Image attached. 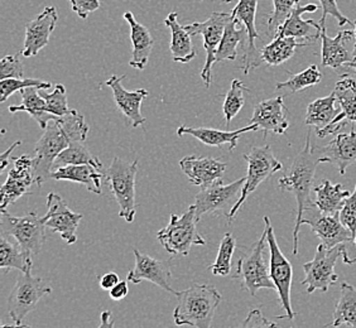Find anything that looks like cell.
Listing matches in <instances>:
<instances>
[{
    "label": "cell",
    "instance_id": "obj_14",
    "mask_svg": "<svg viewBox=\"0 0 356 328\" xmlns=\"http://www.w3.org/2000/svg\"><path fill=\"white\" fill-rule=\"evenodd\" d=\"M303 224L309 225L311 230L316 233V236L321 240L322 244L329 249L341 245L354 238L350 229L341 222L339 213L337 215L322 213L316 205L303 212L301 226Z\"/></svg>",
    "mask_w": 356,
    "mask_h": 328
},
{
    "label": "cell",
    "instance_id": "obj_2",
    "mask_svg": "<svg viewBox=\"0 0 356 328\" xmlns=\"http://www.w3.org/2000/svg\"><path fill=\"white\" fill-rule=\"evenodd\" d=\"M318 158L315 157V148L311 144V131H307L306 144L303 147L293 163L286 172V174L278 181L282 191L292 192L297 199V215L293 230V255L298 254V235L301 230V219L303 212L315 205L311 199V192L314 191L316 170Z\"/></svg>",
    "mask_w": 356,
    "mask_h": 328
},
{
    "label": "cell",
    "instance_id": "obj_40",
    "mask_svg": "<svg viewBox=\"0 0 356 328\" xmlns=\"http://www.w3.org/2000/svg\"><path fill=\"white\" fill-rule=\"evenodd\" d=\"M235 247H236V238L233 233H226L220 241L219 253L215 263L209 267L213 275L227 277L230 274Z\"/></svg>",
    "mask_w": 356,
    "mask_h": 328
},
{
    "label": "cell",
    "instance_id": "obj_21",
    "mask_svg": "<svg viewBox=\"0 0 356 328\" xmlns=\"http://www.w3.org/2000/svg\"><path fill=\"white\" fill-rule=\"evenodd\" d=\"M127 75L111 76L109 80L105 81V85L109 86L114 101L117 104L118 109L124 117L131 122V128H138L145 123V117L142 115V104L144 99L149 95L147 90L139 89L137 91H128L123 88V80Z\"/></svg>",
    "mask_w": 356,
    "mask_h": 328
},
{
    "label": "cell",
    "instance_id": "obj_15",
    "mask_svg": "<svg viewBox=\"0 0 356 328\" xmlns=\"http://www.w3.org/2000/svg\"><path fill=\"white\" fill-rule=\"evenodd\" d=\"M13 167L9 170L7 181L1 187L0 199L1 211H6L8 206L12 205L23 195L31 192V187L35 183V174H33V157L31 156H22L13 158Z\"/></svg>",
    "mask_w": 356,
    "mask_h": 328
},
{
    "label": "cell",
    "instance_id": "obj_27",
    "mask_svg": "<svg viewBox=\"0 0 356 328\" xmlns=\"http://www.w3.org/2000/svg\"><path fill=\"white\" fill-rule=\"evenodd\" d=\"M105 172L96 168L91 164H70L65 167L56 168L51 173L52 179L57 181H71L86 186L90 192L95 195H102V178H105Z\"/></svg>",
    "mask_w": 356,
    "mask_h": 328
},
{
    "label": "cell",
    "instance_id": "obj_46",
    "mask_svg": "<svg viewBox=\"0 0 356 328\" xmlns=\"http://www.w3.org/2000/svg\"><path fill=\"white\" fill-rule=\"evenodd\" d=\"M340 220L343 225L350 229V231L356 236V186L354 192L345 201L341 210L339 212Z\"/></svg>",
    "mask_w": 356,
    "mask_h": 328
},
{
    "label": "cell",
    "instance_id": "obj_31",
    "mask_svg": "<svg viewBox=\"0 0 356 328\" xmlns=\"http://www.w3.org/2000/svg\"><path fill=\"white\" fill-rule=\"evenodd\" d=\"M22 96L21 105H10V113H21L24 111L33 117L42 129L47 128L48 124L52 120H57L61 117H56L54 114L46 111V101L40 94V89L37 88H26L19 91Z\"/></svg>",
    "mask_w": 356,
    "mask_h": 328
},
{
    "label": "cell",
    "instance_id": "obj_17",
    "mask_svg": "<svg viewBox=\"0 0 356 328\" xmlns=\"http://www.w3.org/2000/svg\"><path fill=\"white\" fill-rule=\"evenodd\" d=\"M136 258V265L129 270L127 279L133 284H139L140 281H151L157 287L163 288L167 292L177 295V290L172 289V272L170 263L154 259L149 255L140 253L137 247L133 249Z\"/></svg>",
    "mask_w": 356,
    "mask_h": 328
},
{
    "label": "cell",
    "instance_id": "obj_54",
    "mask_svg": "<svg viewBox=\"0 0 356 328\" xmlns=\"http://www.w3.org/2000/svg\"><path fill=\"white\" fill-rule=\"evenodd\" d=\"M114 320H113V315L109 311H105L102 313V323H100V328L104 327H114Z\"/></svg>",
    "mask_w": 356,
    "mask_h": 328
},
{
    "label": "cell",
    "instance_id": "obj_10",
    "mask_svg": "<svg viewBox=\"0 0 356 328\" xmlns=\"http://www.w3.org/2000/svg\"><path fill=\"white\" fill-rule=\"evenodd\" d=\"M264 224H266V231H267L268 247H269V254H270V261H269L270 278L275 286V290L280 295L282 308L286 311V315L280 318L293 320L296 313L293 312L292 303H291L293 268L289 263V260L284 256V254L282 253L277 239H275V235H274L273 226L270 224V220L268 216L264 218Z\"/></svg>",
    "mask_w": 356,
    "mask_h": 328
},
{
    "label": "cell",
    "instance_id": "obj_34",
    "mask_svg": "<svg viewBox=\"0 0 356 328\" xmlns=\"http://www.w3.org/2000/svg\"><path fill=\"white\" fill-rule=\"evenodd\" d=\"M336 101L337 97L335 92L325 97L316 99L315 101H312L307 106L305 125L316 126V130L327 126L341 111V109L336 108Z\"/></svg>",
    "mask_w": 356,
    "mask_h": 328
},
{
    "label": "cell",
    "instance_id": "obj_48",
    "mask_svg": "<svg viewBox=\"0 0 356 328\" xmlns=\"http://www.w3.org/2000/svg\"><path fill=\"white\" fill-rule=\"evenodd\" d=\"M72 10L81 19H86L90 14L94 13L100 8V0H70Z\"/></svg>",
    "mask_w": 356,
    "mask_h": 328
},
{
    "label": "cell",
    "instance_id": "obj_57",
    "mask_svg": "<svg viewBox=\"0 0 356 328\" xmlns=\"http://www.w3.org/2000/svg\"><path fill=\"white\" fill-rule=\"evenodd\" d=\"M221 1H224V3H232L233 0H221Z\"/></svg>",
    "mask_w": 356,
    "mask_h": 328
},
{
    "label": "cell",
    "instance_id": "obj_5",
    "mask_svg": "<svg viewBox=\"0 0 356 328\" xmlns=\"http://www.w3.org/2000/svg\"><path fill=\"white\" fill-rule=\"evenodd\" d=\"M197 222L199 220L192 205L184 215L172 213L170 224L158 231V241L172 255L188 256L192 246L206 244L205 239L197 231Z\"/></svg>",
    "mask_w": 356,
    "mask_h": 328
},
{
    "label": "cell",
    "instance_id": "obj_41",
    "mask_svg": "<svg viewBox=\"0 0 356 328\" xmlns=\"http://www.w3.org/2000/svg\"><path fill=\"white\" fill-rule=\"evenodd\" d=\"M249 91L250 90L248 89L243 81H240L238 79H235L232 82V86H230L229 92L226 94L224 108H222L227 125L230 124L234 117L239 114L240 110L243 109V106L245 104L244 92H249Z\"/></svg>",
    "mask_w": 356,
    "mask_h": 328
},
{
    "label": "cell",
    "instance_id": "obj_25",
    "mask_svg": "<svg viewBox=\"0 0 356 328\" xmlns=\"http://www.w3.org/2000/svg\"><path fill=\"white\" fill-rule=\"evenodd\" d=\"M318 8L320 7L316 4H307V6L297 4L291 15L280 27L275 35H287V37L302 38L309 43L317 41L318 38H321V24L314 19L303 21L302 14L312 13V12H316Z\"/></svg>",
    "mask_w": 356,
    "mask_h": 328
},
{
    "label": "cell",
    "instance_id": "obj_16",
    "mask_svg": "<svg viewBox=\"0 0 356 328\" xmlns=\"http://www.w3.org/2000/svg\"><path fill=\"white\" fill-rule=\"evenodd\" d=\"M47 213L43 216L44 224L54 233H60L66 244L72 245L77 241V227L83 220L81 213L71 211L65 199L57 193L47 196Z\"/></svg>",
    "mask_w": 356,
    "mask_h": 328
},
{
    "label": "cell",
    "instance_id": "obj_19",
    "mask_svg": "<svg viewBox=\"0 0 356 328\" xmlns=\"http://www.w3.org/2000/svg\"><path fill=\"white\" fill-rule=\"evenodd\" d=\"M334 92L340 105V114L331 123L316 130V134L320 138H325L330 134H336L348 123H356V80L348 75H343L341 80L336 82Z\"/></svg>",
    "mask_w": 356,
    "mask_h": 328
},
{
    "label": "cell",
    "instance_id": "obj_49",
    "mask_svg": "<svg viewBox=\"0 0 356 328\" xmlns=\"http://www.w3.org/2000/svg\"><path fill=\"white\" fill-rule=\"evenodd\" d=\"M274 322H269L261 315V311H250L245 321L243 322V327H275Z\"/></svg>",
    "mask_w": 356,
    "mask_h": 328
},
{
    "label": "cell",
    "instance_id": "obj_18",
    "mask_svg": "<svg viewBox=\"0 0 356 328\" xmlns=\"http://www.w3.org/2000/svg\"><path fill=\"white\" fill-rule=\"evenodd\" d=\"M258 0H239L233 9L234 18L247 28L248 46L245 55L243 57L241 69L248 75L250 69L259 67L263 61L261 58V51L255 47V40L261 38L255 28V15H257Z\"/></svg>",
    "mask_w": 356,
    "mask_h": 328
},
{
    "label": "cell",
    "instance_id": "obj_8",
    "mask_svg": "<svg viewBox=\"0 0 356 328\" xmlns=\"http://www.w3.org/2000/svg\"><path fill=\"white\" fill-rule=\"evenodd\" d=\"M46 227L44 219L35 212L15 218L7 211H1V231L12 236L23 252L32 258L41 253L46 241Z\"/></svg>",
    "mask_w": 356,
    "mask_h": 328
},
{
    "label": "cell",
    "instance_id": "obj_47",
    "mask_svg": "<svg viewBox=\"0 0 356 328\" xmlns=\"http://www.w3.org/2000/svg\"><path fill=\"white\" fill-rule=\"evenodd\" d=\"M320 1V7L322 8V17L320 24L322 28L326 27V18L327 15H332L334 18L339 22V26H345V24H351V22L341 13V10L339 9V3L337 0H318Z\"/></svg>",
    "mask_w": 356,
    "mask_h": 328
},
{
    "label": "cell",
    "instance_id": "obj_23",
    "mask_svg": "<svg viewBox=\"0 0 356 328\" xmlns=\"http://www.w3.org/2000/svg\"><path fill=\"white\" fill-rule=\"evenodd\" d=\"M318 163H331L343 176L350 165L356 162V131L335 134L327 145L318 148Z\"/></svg>",
    "mask_w": 356,
    "mask_h": 328
},
{
    "label": "cell",
    "instance_id": "obj_51",
    "mask_svg": "<svg viewBox=\"0 0 356 328\" xmlns=\"http://www.w3.org/2000/svg\"><path fill=\"white\" fill-rule=\"evenodd\" d=\"M128 279L127 281H120L115 287L113 288L110 292V298L114 301H122L128 293H129V287H128Z\"/></svg>",
    "mask_w": 356,
    "mask_h": 328
},
{
    "label": "cell",
    "instance_id": "obj_44",
    "mask_svg": "<svg viewBox=\"0 0 356 328\" xmlns=\"http://www.w3.org/2000/svg\"><path fill=\"white\" fill-rule=\"evenodd\" d=\"M40 94L46 101V111L54 114L56 117H63L69 114L71 110L69 109L67 104V95H66V89L62 83L56 85L55 90L51 94L42 92L40 90Z\"/></svg>",
    "mask_w": 356,
    "mask_h": 328
},
{
    "label": "cell",
    "instance_id": "obj_36",
    "mask_svg": "<svg viewBox=\"0 0 356 328\" xmlns=\"http://www.w3.org/2000/svg\"><path fill=\"white\" fill-rule=\"evenodd\" d=\"M343 325L356 328V288L343 281L340 289V298L334 312V327Z\"/></svg>",
    "mask_w": 356,
    "mask_h": 328
},
{
    "label": "cell",
    "instance_id": "obj_37",
    "mask_svg": "<svg viewBox=\"0 0 356 328\" xmlns=\"http://www.w3.org/2000/svg\"><path fill=\"white\" fill-rule=\"evenodd\" d=\"M239 22L235 18L226 24L225 32L220 42L219 48L216 51L215 63L221 61H234L238 56V44L244 41V35L247 33V28H236Z\"/></svg>",
    "mask_w": 356,
    "mask_h": 328
},
{
    "label": "cell",
    "instance_id": "obj_26",
    "mask_svg": "<svg viewBox=\"0 0 356 328\" xmlns=\"http://www.w3.org/2000/svg\"><path fill=\"white\" fill-rule=\"evenodd\" d=\"M257 130H259L258 126L252 124H249L245 128L234 130V131L210 129V128H191V126L182 125L177 129V136L178 137L191 136L209 147H222L227 144L229 149L233 151L236 148L238 140L243 134H245L248 131H257Z\"/></svg>",
    "mask_w": 356,
    "mask_h": 328
},
{
    "label": "cell",
    "instance_id": "obj_1",
    "mask_svg": "<svg viewBox=\"0 0 356 328\" xmlns=\"http://www.w3.org/2000/svg\"><path fill=\"white\" fill-rule=\"evenodd\" d=\"M89 133V125L85 117L76 110L52 120L41 139L35 143L33 157V174L35 185L42 186L51 178L56 158L74 142H85Z\"/></svg>",
    "mask_w": 356,
    "mask_h": 328
},
{
    "label": "cell",
    "instance_id": "obj_29",
    "mask_svg": "<svg viewBox=\"0 0 356 328\" xmlns=\"http://www.w3.org/2000/svg\"><path fill=\"white\" fill-rule=\"evenodd\" d=\"M124 19L129 23L131 27V40L133 43V52L129 65L133 69L143 71L148 63L149 56H151L152 48L154 41L148 28L144 27L143 24L138 23L131 12H125Z\"/></svg>",
    "mask_w": 356,
    "mask_h": 328
},
{
    "label": "cell",
    "instance_id": "obj_7",
    "mask_svg": "<svg viewBox=\"0 0 356 328\" xmlns=\"http://www.w3.org/2000/svg\"><path fill=\"white\" fill-rule=\"evenodd\" d=\"M243 158L248 162L247 177H245V183L243 186L239 199L236 201V204L234 205L227 216L229 224L233 222L235 215L241 208V206L245 204L249 195L253 193L259 185L266 182L272 174L283 170V164L275 158L269 145L254 147L250 153L244 154Z\"/></svg>",
    "mask_w": 356,
    "mask_h": 328
},
{
    "label": "cell",
    "instance_id": "obj_45",
    "mask_svg": "<svg viewBox=\"0 0 356 328\" xmlns=\"http://www.w3.org/2000/svg\"><path fill=\"white\" fill-rule=\"evenodd\" d=\"M23 54H15V55L6 56L0 62V80L7 79H23L24 69L23 62L21 61L19 56Z\"/></svg>",
    "mask_w": 356,
    "mask_h": 328
},
{
    "label": "cell",
    "instance_id": "obj_4",
    "mask_svg": "<svg viewBox=\"0 0 356 328\" xmlns=\"http://www.w3.org/2000/svg\"><path fill=\"white\" fill-rule=\"evenodd\" d=\"M138 159L127 162L122 158L114 157L105 179L114 199L119 205V216L127 222H133L137 213L138 202L136 199V178H137Z\"/></svg>",
    "mask_w": 356,
    "mask_h": 328
},
{
    "label": "cell",
    "instance_id": "obj_24",
    "mask_svg": "<svg viewBox=\"0 0 356 328\" xmlns=\"http://www.w3.org/2000/svg\"><path fill=\"white\" fill-rule=\"evenodd\" d=\"M179 167L192 185L207 188L222 179L227 164L215 158L187 156L179 161Z\"/></svg>",
    "mask_w": 356,
    "mask_h": 328
},
{
    "label": "cell",
    "instance_id": "obj_43",
    "mask_svg": "<svg viewBox=\"0 0 356 328\" xmlns=\"http://www.w3.org/2000/svg\"><path fill=\"white\" fill-rule=\"evenodd\" d=\"M297 4L300 0H273V12L268 18V32L273 38Z\"/></svg>",
    "mask_w": 356,
    "mask_h": 328
},
{
    "label": "cell",
    "instance_id": "obj_38",
    "mask_svg": "<svg viewBox=\"0 0 356 328\" xmlns=\"http://www.w3.org/2000/svg\"><path fill=\"white\" fill-rule=\"evenodd\" d=\"M83 143V142H74L70 144L69 147L56 158L54 170L70 164H91L104 171L103 163L94 154H91V151Z\"/></svg>",
    "mask_w": 356,
    "mask_h": 328
},
{
    "label": "cell",
    "instance_id": "obj_9",
    "mask_svg": "<svg viewBox=\"0 0 356 328\" xmlns=\"http://www.w3.org/2000/svg\"><path fill=\"white\" fill-rule=\"evenodd\" d=\"M49 293H52V288L48 287L42 278L33 277L31 273H22L8 300L9 315L14 321V326L28 327L23 323V320L33 312L38 302Z\"/></svg>",
    "mask_w": 356,
    "mask_h": 328
},
{
    "label": "cell",
    "instance_id": "obj_55",
    "mask_svg": "<svg viewBox=\"0 0 356 328\" xmlns=\"http://www.w3.org/2000/svg\"><path fill=\"white\" fill-rule=\"evenodd\" d=\"M354 26H355V29H354V35H355L356 40V22L354 23ZM353 61H356V42L355 46H354V51H353Z\"/></svg>",
    "mask_w": 356,
    "mask_h": 328
},
{
    "label": "cell",
    "instance_id": "obj_30",
    "mask_svg": "<svg viewBox=\"0 0 356 328\" xmlns=\"http://www.w3.org/2000/svg\"><path fill=\"white\" fill-rule=\"evenodd\" d=\"M165 24L171 29L170 51L172 60L177 63L191 62L196 56V51L192 44L191 35L178 22V14L176 12L168 14L165 19Z\"/></svg>",
    "mask_w": 356,
    "mask_h": 328
},
{
    "label": "cell",
    "instance_id": "obj_42",
    "mask_svg": "<svg viewBox=\"0 0 356 328\" xmlns=\"http://www.w3.org/2000/svg\"><path fill=\"white\" fill-rule=\"evenodd\" d=\"M51 82L42 81L37 79H7L0 80V101L4 103L14 92L26 88H37L40 90L51 89Z\"/></svg>",
    "mask_w": 356,
    "mask_h": 328
},
{
    "label": "cell",
    "instance_id": "obj_3",
    "mask_svg": "<svg viewBox=\"0 0 356 328\" xmlns=\"http://www.w3.org/2000/svg\"><path fill=\"white\" fill-rule=\"evenodd\" d=\"M177 306L173 312L175 325L209 328L222 300L219 290L210 284H192L178 292Z\"/></svg>",
    "mask_w": 356,
    "mask_h": 328
},
{
    "label": "cell",
    "instance_id": "obj_20",
    "mask_svg": "<svg viewBox=\"0 0 356 328\" xmlns=\"http://www.w3.org/2000/svg\"><path fill=\"white\" fill-rule=\"evenodd\" d=\"M249 124L263 130L264 137H267L268 133H274L278 136L286 134L289 128V122L283 96L272 97L258 104L254 109L253 117L249 120Z\"/></svg>",
    "mask_w": 356,
    "mask_h": 328
},
{
    "label": "cell",
    "instance_id": "obj_52",
    "mask_svg": "<svg viewBox=\"0 0 356 328\" xmlns=\"http://www.w3.org/2000/svg\"><path fill=\"white\" fill-rule=\"evenodd\" d=\"M119 275L115 273L104 274L100 278V287L104 290H111L119 283Z\"/></svg>",
    "mask_w": 356,
    "mask_h": 328
},
{
    "label": "cell",
    "instance_id": "obj_35",
    "mask_svg": "<svg viewBox=\"0 0 356 328\" xmlns=\"http://www.w3.org/2000/svg\"><path fill=\"white\" fill-rule=\"evenodd\" d=\"M33 267L32 256L23 252L21 246L8 241L6 235L0 239V268L4 270H19L21 273H31Z\"/></svg>",
    "mask_w": 356,
    "mask_h": 328
},
{
    "label": "cell",
    "instance_id": "obj_12",
    "mask_svg": "<svg viewBox=\"0 0 356 328\" xmlns=\"http://www.w3.org/2000/svg\"><path fill=\"white\" fill-rule=\"evenodd\" d=\"M233 14L215 12L205 22H196L185 26L186 31L191 35H202L204 48L206 51V61L201 71V79L206 88H210L213 82V66L216 60V51L225 32L226 24L232 21Z\"/></svg>",
    "mask_w": 356,
    "mask_h": 328
},
{
    "label": "cell",
    "instance_id": "obj_28",
    "mask_svg": "<svg viewBox=\"0 0 356 328\" xmlns=\"http://www.w3.org/2000/svg\"><path fill=\"white\" fill-rule=\"evenodd\" d=\"M353 37H355L353 31H341L335 38H330L326 27L322 28V66L337 69L353 61V54L345 47V42L350 41Z\"/></svg>",
    "mask_w": 356,
    "mask_h": 328
},
{
    "label": "cell",
    "instance_id": "obj_11",
    "mask_svg": "<svg viewBox=\"0 0 356 328\" xmlns=\"http://www.w3.org/2000/svg\"><path fill=\"white\" fill-rule=\"evenodd\" d=\"M340 256L341 245L329 249L321 243L317 246L314 260L303 264L305 279L301 284L306 287L307 293H314L316 290L326 293L330 287L336 284L339 277L335 273V265Z\"/></svg>",
    "mask_w": 356,
    "mask_h": 328
},
{
    "label": "cell",
    "instance_id": "obj_56",
    "mask_svg": "<svg viewBox=\"0 0 356 328\" xmlns=\"http://www.w3.org/2000/svg\"><path fill=\"white\" fill-rule=\"evenodd\" d=\"M346 66H348V67H350V69H353V71L355 72L356 75V61L349 62V63H346Z\"/></svg>",
    "mask_w": 356,
    "mask_h": 328
},
{
    "label": "cell",
    "instance_id": "obj_33",
    "mask_svg": "<svg viewBox=\"0 0 356 328\" xmlns=\"http://www.w3.org/2000/svg\"><path fill=\"white\" fill-rule=\"evenodd\" d=\"M309 42H298L295 37L275 35L273 41L261 49V61L269 66H280L295 56L296 48L305 47Z\"/></svg>",
    "mask_w": 356,
    "mask_h": 328
},
{
    "label": "cell",
    "instance_id": "obj_32",
    "mask_svg": "<svg viewBox=\"0 0 356 328\" xmlns=\"http://www.w3.org/2000/svg\"><path fill=\"white\" fill-rule=\"evenodd\" d=\"M316 199L314 201L317 208L326 215H337L350 193L348 190H343V185H332L329 179H323L321 185L314 187Z\"/></svg>",
    "mask_w": 356,
    "mask_h": 328
},
{
    "label": "cell",
    "instance_id": "obj_22",
    "mask_svg": "<svg viewBox=\"0 0 356 328\" xmlns=\"http://www.w3.org/2000/svg\"><path fill=\"white\" fill-rule=\"evenodd\" d=\"M58 21V14L55 7L49 6L43 9L40 15L33 21L28 22L26 27V40L22 54L24 57H35L41 52V49L49 43V37L52 35Z\"/></svg>",
    "mask_w": 356,
    "mask_h": 328
},
{
    "label": "cell",
    "instance_id": "obj_6",
    "mask_svg": "<svg viewBox=\"0 0 356 328\" xmlns=\"http://www.w3.org/2000/svg\"><path fill=\"white\" fill-rule=\"evenodd\" d=\"M267 231L264 233L249 250L240 256L236 273L234 279H238L241 289L255 297L261 289H274L273 281L270 278V268L264 259V249L267 244Z\"/></svg>",
    "mask_w": 356,
    "mask_h": 328
},
{
    "label": "cell",
    "instance_id": "obj_13",
    "mask_svg": "<svg viewBox=\"0 0 356 328\" xmlns=\"http://www.w3.org/2000/svg\"><path fill=\"white\" fill-rule=\"evenodd\" d=\"M244 183L245 178H240L230 185H224L222 179H220L210 187L202 188L195 196V204L192 205L195 207L197 220L200 221L206 213H224L227 218L239 199Z\"/></svg>",
    "mask_w": 356,
    "mask_h": 328
},
{
    "label": "cell",
    "instance_id": "obj_53",
    "mask_svg": "<svg viewBox=\"0 0 356 328\" xmlns=\"http://www.w3.org/2000/svg\"><path fill=\"white\" fill-rule=\"evenodd\" d=\"M21 140L15 142V143L10 145V148H8V151H6V153L1 154V157H0V173L4 172V170L10 164V159H12V158H9V156H10V154L13 153L14 149H15L18 145H21Z\"/></svg>",
    "mask_w": 356,
    "mask_h": 328
},
{
    "label": "cell",
    "instance_id": "obj_39",
    "mask_svg": "<svg viewBox=\"0 0 356 328\" xmlns=\"http://www.w3.org/2000/svg\"><path fill=\"white\" fill-rule=\"evenodd\" d=\"M321 80V71L318 69L316 65H311L309 69L302 71L300 74L291 75L287 81L278 82L275 85V90L286 89L291 94H295V92H298L302 90L309 89V88L318 85Z\"/></svg>",
    "mask_w": 356,
    "mask_h": 328
},
{
    "label": "cell",
    "instance_id": "obj_50",
    "mask_svg": "<svg viewBox=\"0 0 356 328\" xmlns=\"http://www.w3.org/2000/svg\"><path fill=\"white\" fill-rule=\"evenodd\" d=\"M341 258L348 265L356 263V236L341 244Z\"/></svg>",
    "mask_w": 356,
    "mask_h": 328
}]
</instances>
